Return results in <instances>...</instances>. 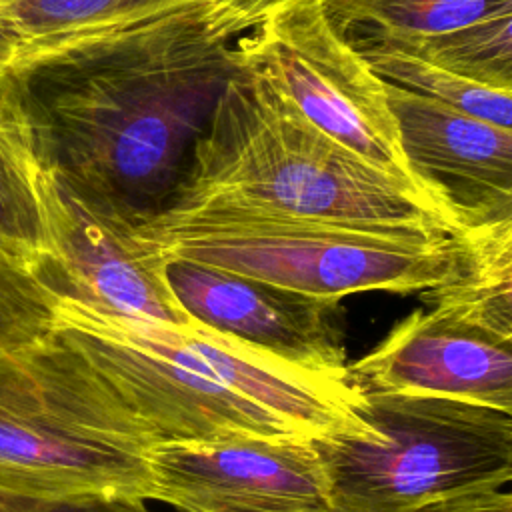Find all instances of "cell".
Listing matches in <instances>:
<instances>
[{
	"label": "cell",
	"instance_id": "cell-22",
	"mask_svg": "<svg viewBox=\"0 0 512 512\" xmlns=\"http://www.w3.org/2000/svg\"><path fill=\"white\" fill-rule=\"evenodd\" d=\"M0 512H8V510H6V508H4V506H0Z\"/></svg>",
	"mask_w": 512,
	"mask_h": 512
},
{
	"label": "cell",
	"instance_id": "cell-18",
	"mask_svg": "<svg viewBox=\"0 0 512 512\" xmlns=\"http://www.w3.org/2000/svg\"><path fill=\"white\" fill-rule=\"evenodd\" d=\"M386 44L466 80L512 92V12L494 14L440 36Z\"/></svg>",
	"mask_w": 512,
	"mask_h": 512
},
{
	"label": "cell",
	"instance_id": "cell-21",
	"mask_svg": "<svg viewBox=\"0 0 512 512\" xmlns=\"http://www.w3.org/2000/svg\"><path fill=\"white\" fill-rule=\"evenodd\" d=\"M416 512H512V496L508 490H488L442 500Z\"/></svg>",
	"mask_w": 512,
	"mask_h": 512
},
{
	"label": "cell",
	"instance_id": "cell-1",
	"mask_svg": "<svg viewBox=\"0 0 512 512\" xmlns=\"http://www.w3.org/2000/svg\"><path fill=\"white\" fill-rule=\"evenodd\" d=\"M238 68L200 4L6 74L40 168L138 224L168 202Z\"/></svg>",
	"mask_w": 512,
	"mask_h": 512
},
{
	"label": "cell",
	"instance_id": "cell-11",
	"mask_svg": "<svg viewBox=\"0 0 512 512\" xmlns=\"http://www.w3.org/2000/svg\"><path fill=\"white\" fill-rule=\"evenodd\" d=\"M354 384L448 398L512 414V338L434 308L414 310L348 366Z\"/></svg>",
	"mask_w": 512,
	"mask_h": 512
},
{
	"label": "cell",
	"instance_id": "cell-3",
	"mask_svg": "<svg viewBox=\"0 0 512 512\" xmlns=\"http://www.w3.org/2000/svg\"><path fill=\"white\" fill-rule=\"evenodd\" d=\"M154 442L56 324L0 354V506L8 512L138 506L150 496Z\"/></svg>",
	"mask_w": 512,
	"mask_h": 512
},
{
	"label": "cell",
	"instance_id": "cell-13",
	"mask_svg": "<svg viewBox=\"0 0 512 512\" xmlns=\"http://www.w3.org/2000/svg\"><path fill=\"white\" fill-rule=\"evenodd\" d=\"M206 0H0V70L16 72Z\"/></svg>",
	"mask_w": 512,
	"mask_h": 512
},
{
	"label": "cell",
	"instance_id": "cell-9",
	"mask_svg": "<svg viewBox=\"0 0 512 512\" xmlns=\"http://www.w3.org/2000/svg\"><path fill=\"white\" fill-rule=\"evenodd\" d=\"M146 466L148 500L182 512H330L312 438L158 440Z\"/></svg>",
	"mask_w": 512,
	"mask_h": 512
},
{
	"label": "cell",
	"instance_id": "cell-17",
	"mask_svg": "<svg viewBox=\"0 0 512 512\" xmlns=\"http://www.w3.org/2000/svg\"><path fill=\"white\" fill-rule=\"evenodd\" d=\"M352 48L384 82L512 130V92L466 80L386 42H366Z\"/></svg>",
	"mask_w": 512,
	"mask_h": 512
},
{
	"label": "cell",
	"instance_id": "cell-6",
	"mask_svg": "<svg viewBox=\"0 0 512 512\" xmlns=\"http://www.w3.org/2000/svg\"><path fill=\"white\" fill-rule=\"evenodd\" d=\"M56 326L158 440L308 438L232 388L234 340L56 302Z\"/></svg>",
	"mask_w": 512,
	"mask_h": 512
},
{
	"label": "cell",
	"instance_id": "cell-16",
	"mask_svg": "<svg viewBox=\"0 0 512 512\" xmlns=\"http://www.w3.org/2000/svg\"><path fill=\"white\" fill-rule=\"evenodd\" d=\"M334 28L352 44L416 42L512 12V0H324Z\"/></svg>",
	"mask_w": 512,
	"mask_h": 512
},
{
	"label": "cell",
	"instance_id": "cell-12",
	"mask_svg": "<svg viewBox=\"0 0 512 512\" xmlns=\"http://www.w3.org/2000/svg\"><path fill=\"white\" fill-rule=\"evenodd\" d=\"M410 170L466 222L512 218V130L386 82Z\"/></svg>",
	"mask_w": 512,
	"mask_h": 512
},
{
	"label": "cell",
	"instance_id": "cell-20",
	"mask_svg": "<svg viewBox=\"0 0 512 512\" xmlns=\"http://www.w3.org/2000/svg\"><path fill=\"white\" fill-rule=\"evenodd\" d=\"M292 0H206L208 26L214 36L236 40L260 20Z\"/></svg>",
	"mask_w": 512,
	"mask_h": 512
},
{
	"label": "cell",
	"instance_id": "cell-8",
	"mask_svg": "<svg viewBox=\"0 0 512 512\" xmlns=\"http://www.w3.org/2000/svg\"><path fill=\"white\" fill-rule=\"evenodd\" d=\"M38 192L46 246L32 270L56 300L178 328L192 324L168 286L166 258L140 238L136 222L48 170H40Z\"/></svg>",
	"mask_w": 512,
	"mask_h": 512
},
{
	"label": "cell",
	"instance_id": "cell-7",
	"mask_svg": "<svg viewBox=\"0 0 512 512\" xmlns=\"http://www.w3.org/2000/svg\"><path fill=\"white\" fill-rule=\"evenodd\" d=\"M234 48L248 70L334 142L448 200L410 170L388 106L386 82L334 28L324 0H292L238 36Z\"/></svg>",
	"mask_w": 512,
	"mask_h": 512
},
{
	"label": "cell",
	"instance_id": "cell-14",
	"mask_svg": "<svg viewBox=\"0 0 512 512\" xmlns=\"http://www.w3.org/2000/svg\"><path fill=\"white\" fill-rule=\"evenodd\" d=\"M430 308L512 338V218L472 224L462 270L424 292Z\"/></svg>",
	"mask_w": 512,
	"mask_h": 512
},
{
	"label": "cell",
	"instance_id": "cell-5",
	"mask_svg": "<svg viewBox=\"0 0 512 512\" xmlns=\"http://www.w3.org/2000/svg\"><path fill=\"white\" fill-rule=\"evenodd\" d=\"M354 414L376 440L312 438L330 512H416L512 480L508 412L358 386Z\"/></svg>",
	"mask_w": 512,
	"mask_h": 512
},
{
	"label": "cell",
	"instance_id": "cell-19",
	"mask_svg": "<svg viewBox=\"0 0 512 512\" xmlns=\"http://www.w3.org/2000/svg\"><path fill=\"white\" fill-rule=\"evenodd\" d=\"M56 302L32 266L0 250V354L52 332Z\"/></svg>",
	"mask_w": 512,
	"mask_h": 512
},
{
	"label": "cell",
	"instance_id": "cell-15",
	"mask_svg": "<svg viewBox=\"0 0 512 512\" xmlns=\"http://www.w3.org/2000/svg\"><path fill=\"white\" fill-rule=\"evenodd\" d=\"M40 170L20 96L0 70V250L28 266L40 260L46 246Z\"/></svg>",
	"mask_w": 512,
	"mask_h": 512
},
{
	"label": "cell",
	"instance_id": "cell-2",
	"mask_svg": "<svg viewBox=\"0 0 512 512\" xmlns=\"http://www.w3.org/2000/svg\"><path fill=\"white\" fill-rule=\"evenodd\" d=\"M204 206L422 234L460 236L470 228L446 198L376 168L312 126L242 62L162 208Z\"/></svg>",
	"mask_w": 512,
	"mask_h": 512
},
{
	"label": "cell",
	"instance_id": "cell-4",
	"mask_svg": "<svg viewBox=\"0 0 512 512\" xmlns=\"http://www.w3.org/2000/svg\"><path fill=\"white\" fill-rule=\"evenodd\" d=\"M136 230L164 258L334 300L370 290L426 292L452 280L468 254V230H378L210 206L162 208Z\"/></svg>",
	"mask_w": 512,
	"mask_h": 512
},
{
	"label": "cell",
	"instance_id": "cell-10",
	"mask_svg": "<svg viewBox=\"0 0 512 512\" xmlns=\"http://www.w3.org/2000/svg\"><path fill=\"white\" fill-rule=\"evenodd\" d=\"M166 280L192 322L290 368L350 378L340 300L292 292L180 258H166Z\"/></svg>",
	"mask_w": 512,
	"mask_h": 512
}]
</instances>
